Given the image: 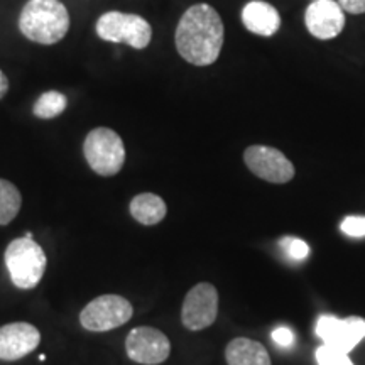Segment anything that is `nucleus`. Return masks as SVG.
Masks as SVG:
<instances>
[{
	"instance_id": "obj_1",
	"label": "nucleus",
	"mask_w": 365,
	"mask_h": 365,
	"mask_svg": "<svg viewBox=\"0 0 365 365\" xmlns=\"http://www.w3.org/2000/svg\"><path fill=\"white\" fill-rule=\"evenodd\" d=\"M223 36L220 14L208 4H196L182 14L176 27V49L191 65L210 66L220 56Z\"/></svg>"
},
{
	"instance_id": "obj_2",
	"label": "nucleus",
	"mask_w": 365,
	"mask_h": 365,
	"mask_svg": "<svg viewBox=\"0 0 365 365\" xmlns=\"http://www.w3.org/2000/svg\"><path fill=\"white\" fill-rule=\"evenodd\" d=\"M19 29L33 43L56 44L70 31V12L59 0H29L21 12Z\"/></svg>"
},
{
	"instance_id": "obj_3",
	"label": "nucleus",
	"mask_w": 365,
	"mask_h": 365,
	"mask_svg": "<svg viewBox=\"0 0 365 365\" xmlns=\"http://www.w3.org/2000/svg\"><path fill=\"white\" fill-rule=\"evenodd\" d=\"M6 266L11 276L12 284H16L21 289H33L41 282L46 271V254L38 242L27 237L12 240L7 245L6 254Z\"/></svg>"
},
{
	"instance_id": "obj_4",
	"label": "nucleus",
	"mask_w": 365,
	"mask_h": 365,
	"mask_svg": "<svg viewBox=\"0 0 365 365\" xmlns=\"http://www.w3.org/2000/svg\"><path fill=\"white\" fill-rule=\"evenodd\" d=\"M83 154L88 166L100 176H115L125 163V148L115 130L98 127L88 132L83 143Z\"/></svg>"
},
{
	"instance_id": "obj_5",
	"label": "nucleus",
	"mask_w": 365,
	"mask_h": 365,
	"mask_svg": "<svg viewBox=\"0 0 365 365\" xmlns=\"http://www.w3.org/2000/svg\"><path fill=\"white\" fill-rule=\"evenodd\" d=\"M97 34L107 43L129 44L134 49L148 48L153 38V27L137 14L118 11L105 12L97 21Z\"/></svg>"
},
{
	"instance_id": "obj_6",
	"label": "nucleus",
	"mask_w": 365,
	"mask_h": 365,
	"mask_svg": "<svg viewBox=\"0 0 365 365\" xmlns=\"http://www.w3.org/2000/svg\"><path fill=\"white\" fill-rule=\"evenodd\" d=\"M134 314L130 301L118 294H103L90 301L80 313V323L88 331H108L125 325Z\"/></svg>"
},
{
	"instance_id": "obj_7",
	"label": "nucleus",
	"mask_w": 365,
	"mask_h": 365,
	"mask_svg": "<svg viewBox=\"0 0 365 365\" xmlns=\"http://www.w3.org/2000/svg\"><path fill=\"white\" fill-rule=\"evenodd\" d=\"M218 317V291L210 282H200L185 296L181 322L188 330L200 331L212 327Z\"/></svg>"
},
{
	"instance_id": "obj_8",
	"label": "nucleus",
	"mask_w": 365,
	"mask_h": 365,
	"mask_svg": "<svg viewBox=\"0 0 365 365\" xmlns=\"http://www.w3.org/2000/svg\"><path fill=\"white\" fill-rule=\"evenodd\" d=\"M244 161L255 176L274 185H284L294 178V166L281 150L269 145H250L245 149Z\"/></svg>"
},
{
	"instance_id": "obj_9",
	"label": "nucleus",
	"mask_w": 365,
	"mask_h": 365,
	"mask_svg": "<svg viewBox=\"0 0 365 365\" xmlns=\"http://www.w3.org/2000/svg\"><path fill=\"white\" fill-rule=\"evenodd\" d=\"M125 350L137 364L159 365L170 357L171 341L158 328L137 327L127 335Z\"/></svg>"
},
{
	"instance_id": "obj_10",
	"label": "nucleus",
	"mask_w": 365,
	"mask_h": 365,
	"mask_svg": "<svg viewBox=\"0 0 365 365\" xmlns=\"http://www.w3.org/2000/svg\"><path fill=\"white\" fill-rule=\"evenodd\" d=\"M317 335L323 340V345L349 354L365 339V319L359 317L336 318L331 314H323L318 318Z\"/></svg>"
},
{
	"instance_id": "obj_11",
	"label": "nucleus",
	"mask_w": 365,
	"mask_h": 365,
	"mask_svg": "<svg viewBox=\"0 0 365 365\" xmlns=\"http://www.w3.org/2000/svg\"><path fill=\"white\" fill-rule=\"evenodd\" d=\"M304 22L314 38H336L345 26V12L335 0H313L304 12Z\"/></svg>"
},
{
	"instance_id": "obj_12",
	"label": "nucleus",
	"mask_w": 365,
	"mask_h": 365,
	"mask_svg": "<svg viewBox=\"0 0 365 365\" xmlns=\"http://www.w3.org/2000/svg\"><path fill=\"white\" fill-rule=\"evenodd\" d=\"M41 344V333L31 323L17 322L0 327V359L19 360L34 352Z\"/></svg>"
},
{
	"instance_id": "obj_13",
	"label": "nucleus",
	"mask_w": 365,
	"mask_h": 365,
	"mask_svg": "<svg viewBox=\"0 0 365 365\" xmlns=\"http://www.w3.org/2000/svg\"><path fill=\"white\" fill-rule=\"evenodd\" d=\"M242 22L250 33L271 38L279 31L281 16L271 4L262 0H252L242 11Z\"/></svg>"
},
{
	"instance_id": "obj_14",
	"label": "nucleus",
	"mask_w": 365,
	"mask_h": 365,
	"mask_svg": "<svg viewBox=\"0 0 365 365\" xmlns=\"http://www.w3.org/2000/svg\"><path fill=\"white\" fill-rule=\"evenodd\" d=\"M225 359L228 365H272L266 346L245 336L234 339L227 345Z\"/></svg>"
},
{
	"instance_id": "obj_15",
	"label": "nucleus",
	"mask_w": 365,
	"mask_h": 365,
	"mask_svg": "<svg viewBox=\"0 0 365 365\" xmlns=\"http://www.w3.org/2000/svg\"><path fill=\"white\" fill-rule=\"evenodd\" d=\"M166 213L168 208L164 200L154 193H140L130 202V215L143 225H158L164 220Z\"/></svg>"
},
{
	"instance_id": "obj_16",
	"label": "nucleus",
	"mask_w": 365,
	"mask_h": 365,
	"mask_svg": "<svg viewBox=\"0 0 365 365\" xmlns=\"http://www.w3.org/2000/svg\"><path fill=\"white\" fill-rule=\"evenodd\" d=\"M22 196L16 185L0 178V225H7L21 212Z\"/></svg>"
},
{
	"instance_id": "obj_17",
	"label": "nucleus",
	"mask_w": 365,
	"mask_h": 365,
	"mask_svg": "<svg viewBox=\"0 0 365 365\" xmlns=\"http://www.w3.org/2000/svg\"><path fill=\"white\" fill-rule=\"evenodd\" d=\"M66 105H68L66 95H63L61 91L49 90V91H44V93L36 100L33 112L36 117L43 118V120H49V118L61 115V113L66 110Z\"/></svg>"
},
{
	"instance_id": "obj_18",
	"label": "nucleus",
	"mask_w": 365,
	"mask_h": 365,
	"mask_svg": "<svg viewBox=\"0 0 365 365\" xmlns=\"http://www.w3.org/2000/svg\"><path fill=\"white\" fill-rule=\"evenodd\" d=\"M317 362L318 365H354L349 354L340 352V350L331 349L328 345H322L317 349Z\"/></svg>"
},
{
	"instance_id": "obj_19",
	"label": "nucleus",
	"mask_w": 365,
	"mask_h": 365,
	"mask_svg": "<svg viewBox=\"0 0 365 365\" xmlns=\"http://www.w3.org/2000/svg\"><path fill=\"white\" fill-rule=\"evenodd\" d=\"M281 247L291 259H294V261H303V259H307L309 254V247L307 242L296 239V237H284V239L281 240Z\"/></svg>"
},
{
	"instance_id": "obj_20",
	"label": "nucleus",
	"mask_w": 365,
	"mask_h": 365,
	"mask_svg": "<svg viewBox=\"0 0 365 365\" xmlns=\"http://www.w3.org/2000/svg\"><path fill=\"white\" fill-rule=\"evenodd\" d=\"M340 228L350 237H365V217H346Z\"/></svg>"
},
{
	"instance_id": "obj_21",
	"label": "nucleus",
	"mask_w": 365,
	"mask_h": 365,
	"mask_svg": "<svg viewBox=\"0 0 365 365\" xmlns=\"http://www.w3.org/2000/svg\"><path fill=\"white\" fill-rule=\"evenodd\" d=\"M272 340L279 346H282V349H289L294 344V333L291 328L279 327L272 331Z\"/></svg>"
},
{
	"instance_id": "obj_22",
	"label": "nucleus",
	"mask_w": 365,
	"mask_h": 365,
	"mask_svg": "<svg viewBox=\"0 0 365 365\" xmlns=\"http://www.w3.org/2000/svg\"><path fill=\"white\" fill-rule=\"evenodd\" d=\"M340 7L344 12L350 14H364L365 12V0H339Z\"/></svg>"
},
{
	"instance_id": "obj_23",
	"label": "nucleus",
	"mask_w": 365,
	"mask_h": 365,
	"mask_svg": "<svg viewBox=\"0 0 365 365\" xmlns=\"http://www.w3.org/2000/svg\"><path fill=\"white\" fill-rule=\"evenodd\" d=\"M7 91H9V78L6 76V73L0 70V100L6 97Z\"/></svg>"
},
{
	"instance_id": "obj_24",
	"label": "nucleus",
	"mask_w": 365,
	"mask_h": 365,
	"mask_svg": "<svg viewBox=\"0 0 365 365\" xmlns=\"http://www.w3.org/2000/svg\"><path fill=\"white\" fill-rule=\"evenodd\" d=\"M312 2H313V0H312Z\"/></svg>"
}]
</instances>
